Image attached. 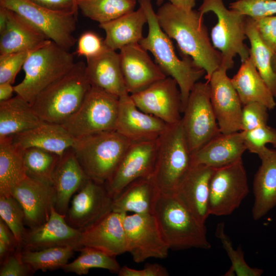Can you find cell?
Masks as SVG:
<instances>
[{
    "label": "cell",
    "instance_id": "36",
    "mask_svg": "<svg viewBox=\"0 0 276 276\" xmlns=\"http://www.w3.org/2000/svg\"><path fill=\"white\" fill-rule=\"evenodd\" d=\"M76 4L84 16L100 24L133 11L136 0H76Z\"/></svg>",
    "mask_w": 276,
    "mask_h": 276
},
{
    "label": "cell",
    "instance_id": "41",
    "mask_svg": "<svg viewBox=\"0 0 276 276\" xmlns=\"http://www.w3.org/2000/svg\"><path fill=\"white\" fill-rule=\"evenodd\" d=\"M0 216L22 247L27 231L25 227V215L21 206L12 196H0Z\"/></svg>",
    "mask_w": 276,
    "mask_h": 276
},
{
    "label": "cell",
    "instance_id": "39",
    "mask_svg": "<svg viewBox=\"0 0 276 276\" xmlns=\"http://www.w3.org/2000/svg\"><path fill=\"white\" fill-rule=\"evenodd\" d=\"M60 156L37 148L24 149L23 159L28 176L52 185V177Z\"/></svg>",
    "mask_w": 276,
    "mask_h": 276
},
{
    "label": "cell",
    "instance_id": "18",
    "mask_svg": "<svg viewBox=\"0 0 276 276\" xmlns=\"http://www.w3.org/2000/svg\"><path fill=\"white\" fill-rule=\"evenodd\" d=\"M50 40L18 13L0 6V55L32 52Z\"/></svg>",
    "mask_w": 276,
    "mask_h": 276
},
{
    "label": "cell",
    "instance_id": "51",
    "mask_svg": "<svg viewBox=\"0 0 276 276\" xmlns=\"http://www.w3.org/2000/svg\"><path fill=\"white\" fill-rule=\"evenodd\" d=\"M0 241L4 242L13 250L20 246L11 229L1 218Z\"/></svg>",
    "mask_w": 276,
    "mask_h": 276
},
{
    "label": "cell",
    "instance_id": "27",
    "mask_svg": "<svg viewBox=\"0 0 276 276\" xmlns=\"http://www.w3.org/2000/svg\"><path fill=\"white\" fill-rule=\"evenodd\" d=\"M85 75L90 86L118 98L129 94L123 76L119 54L106 48L97 56L86 59Z\"/></svg>",
    "mask_w": 276,
    "mask_h": 276
},
{
    "label": "cell",
    "instance_id": "33",
    "mask_svg": "<svg viewBox=\"0 0 276 276\" xmlns=\"http://www.w3.org/2000/svg\"><path fill=\"white\" fill-rule=\"evenodd\" d=\"M42 122L31 104L18 95L0 102V138L13 136Z\"/></svg>",
    "mask_w": 276,
    "mask_h": 276
},
{
    "label": "cell",
    "instance_id": "14",
    "mask_svg": "<svg viewBox=\"0 0 276 276\" xmlns=\"http://www.w3.org/2000/svg\"><path fill=\"white\" fill-rule=\"evenodd\" d=\"M113 200L104 183L90 179L73 196L65 220L81 232L112 211Z\"/></svg>",
    "mask_w": 276,
    "mask_h": 276
},
{
    "label": "cell",
    "instance_id": "35",
    "mask_svg": "<svg viewBox=\"0 0 276 276\" xmlns=\"http://www.w3.org/2000/svg\"><path fill=\"white\" fill-rule=\"evenodd\" d=\"M245 31L250 44V56L260 76L276 99V72L272 63L273 53L261 40L252 19L248 16L246 17Z\"/></svg>",
    "mask_w": 276,
    "mask_h": 276
},
{
    "label": "cell",
    "instance_id": "6",
    "mask_svg": "<svg viewBox=\"0 0 276 276\" xmlns=\"http://www.w3.org/2000/svg\"><path fill=\"white\" fill-rule=\"evenodd\" d=\"M192 166L191 153L181 120L169 125L157 139L156 159L150 177L160 193L173 195Z\"/></svg>",
    "mask_w": 276,
    "mask_h": 276
},
{
    "label": "cell",
    "instance_id": "2",
    "mask_svg": "<svg viewBox=\"0 0 276 276\" xmlns=\"http://www.w3.org/2000/svg\"><path fill=\"white\" fill-rule=\"evenodd\" d=\"M147 18L148 33L139 44L154 57L156 63L167 76L173 78L180 89L182 112L185 108L191 90L195 84L205 74L198 67L191 58L176 55L171 38L161 28L153 10L151 0H138Z\"/></svg>",
    "mask_w": 276,
    "mask_h": 276
},
{
    "label": "cell",
    "instance_id": "12",
    "mask_svg": "<svg viewBox=\"0 0 276 276\" xmlns=\"http://www.w3.org/2000/svg\"><path fill=\"white\" fill-rule=\"evenodd\" d=\"M249 193L242 158L215 168L210 183V215L222 216L232 214Z\"/></svg>",
    "mask_w": 276,
    "mask_h": 276
},
{
    "label": "cell",
    "instance_id": "50",
    "mask_svg": "<svg viewBox=\"0 0 276 276\" xmlns=\"http://www.w3.org/2000/svg\"><path fill=\"white\" fill-rule=\"evenodd\" d=\"M43 7L56 11L75 12L78 13L76 0H29Z\"/></svg>",
    "mask_w": 276,
    "mask_h": 276
},
{
    "label": "cell",
    "instance_id": "53",
    "mask_svg": "<svg viewBox=\"0 0 276 276\" xmlns=\"http://www.w3.org/2000/svg\"><path fill=\"white\" fill-rule=\"evenodd\" d=\"M169 3L175 6L185 10L191 11L195 6L196 0H168Z\"/></svg>",
    "mask_w": 276,
    "mask_h": 276
},
{
    "label": "cell",
    "instance_id": "43",
    "mask_svg": "<svg viewBox=\"0 0 276 276\" xmlns=\"http://www.w3.org/2000/svg\"><path fill=\"white\" fill-rule=\"evenodd\" d=\"M246 149L250 153L256 154L267 144L276 148V129L264 125L249 131H241Z\"/></svg>",
    "mask_w": 276,
    "mask_h": 276
},
{
    "label": "cell",
    "instance_id": "31",
    "mask_svg": "<svg viewBox=\"0 0 276 276\" xmlns=\"http://www.w3.org/2000/svg\"><path fill=\"white\" fill-rule=\"evenodd\" d=\"M147 18L144 10L140 7L111 21L100 24L105 32L104 41L109 49L116 51L133 43H139L143 38V29Z\"/></svg>",
    "mask_w": 276,
    "mask_h": 276
},
{
    "label": "cell",
    "instance_id": "40",
    "mask_svg": "<svg viewBox=\"0 0 276 276\" xmlns=\"http://www.w3.org/2000/svg\"><path fill=\"white\" fill-rule=\"evenodd\" d=\"M216 235L220 240L231 262V266L224 275L260 276L263 274V269L251 267L247 264L241 247L237 249L233 247L229 238L225 233L223 223L218 224Z\"/></svg>",
    "mask_w": 276,
    "mask_h": 276
},
{
    "label": "cell",
    "instance_id": "10",
    "mask_svg": "<svg viewBox=\"0 0 276 276\" xmlns=\"http://www.w3.org/2000/svg\"><path fill=\"white\" fill-rule=\"evenodd\" d=\"M0 6L16 12L66 50L70 51L77 41L73 35L78 14L75 12L51 10L29 0H0Z\"/></svg>",
    "mask_w": 276,
    "mask_h": 276
},
{
    "label": "cell",
    "instance_id": "13",
    "mask_svg": "<svg viewBox=\"0 0 276 276\" xmlns=\"http://www.w3.org/2000/svg\"><path fill=\"white\" fill-rule=\"evenodd\" d=\"M127 252L135 263L149 258L164 259L170 248L153 214H126L123 219Z\"/></svg>",
    "mask_w": 276,
    "mask_h": 276
},
{
    "label": "cell",
    "instance_id": "29",
    "mask_svg": "<svg viewBox=\"0 0 276 276\" xmlns=\"http://www.w3.org/2000/svg\"><path fill=\"white\" fill-rule=\"evenodd\" d=\"M12 137L13 142L22 149L37 148L60 156L73 146L75 141L61 125L44 122Z\"/></svg>",
    "mask_w": 276,
    "mask_h": 276
},
{
    "label": "cell",
    "instance_id": "47",
    "mask_svg": "<svg viewBox=\"0 0 276 276\" xmlns=\"http://www.w3.org/2000/svg\"><path fill=\"white\" fill-rule=\"evenodd\" d=\"M106 48L104 39L93 32L87 31L79 37L76 53L88 59L99 55Z\"/></svg>",
    "mask_w": 276,
    "mask_h": 276
},
{
    "label": "cell",
    "instance_id": "25",
    "mask_svg": "<svg viewBox=\"0 0 276 276\" xmlns=\"http://www.w3.org/2000/svg\"><path fill=\"white\" fill-rule=\"evenodd\" d=\"M89 179L72 147L66 150L60 156L52 177L55 210L65 216L73 196Z\"/></svg>",
    "mask_w": 276,
    "mask_h": 276
},
{
    "label": "cell",
    "instance_id": "32",
    "mask_svg": "<svg viewBox=\"0 0 276 276\" xmlns=\"http://www.w3.org/2000/svg\"><path fill=\"white\" fill-rule=\"evenodd\" d=\"M231 81L243 105L259 102L269 110L273 109L276 106L275 98L260 76L250 56L241 62Z\"/></svg>",
    "mask_w": 276,
    "mask_h": 276
},
{
    "label": "cell",
    "instance_id": "1",
    "mask_svg": "<svg viewBox=\"0 0 276 276\" xmlns=\"http://www.w3.org/2000/svg\"><path fill=\"white\" fill-rule=\"evenodd\" d=\"M156 14L162 30L176 41L181 55L190 57L203 69L208 81L221 65L222 56L211 42L203 16L198 11H186L169 2L161 5Z\"/></svg>",
    "mask_w": 276,
    "mask_h": 276
},
{
    "label": "cell",
    "instance_id": "46",
    "mask_svg": "<svg viewBox=\"0 0 276 276\" xmlns=\"http://www.w3.org/2000/svg\"><path fill=\"white\" fill-rule=\"evenodd\" d=\"M22 248L18 247L0 262V276H29L35 273L23 261Z\"/></svg>",
    "mask_w": 276,
    "mask_h": 276
},
{
    "label": "cell",
    "instance_id": "11",
    "mask_svg": "<svg viewBox=\"0 0 276 276\" xmlns=\"http://www.w3.org/2000/svg\"><path fill=\"white\" fill-rule=\"evenodd\" d=\"M182 113L181 122L191 154L221 133L211 104L208 81L195 84Z\"/></svg>",
    "mask_w": 276,
    "mask_h": 276
},
{
    "label": "cell",
    "instance_id": "45",
    "mask_svg": "<svg viewBox=\"0 0 276 276\" xmlns=\"http://www.w3.org/2000/svg\"><path fill=\"white\" fill-rule=\"evenodd\" d=\"M268 108L259 102H251L243 105L240 131H249L266 125L269 115Z\"/></svg>",
    "mask_w": 276,
    "mask_h": 276
},
{
    "label": "cell",
    "instance_id": "21",
    "mask_svg": "<svg viewBox=\"0 0 276 276\" xmlns=\"http://www.w3.org/2000/svg\"><path fill=\"white\" fill-rule=\"evenodd\" d=\"M119 54L123 76L129 95L141 91L167 77L139 43L123 47Z\"/></svg>",
    "mask_w": 276,
    "mask_h": 276
},
{
    "label": "cell",
    "instance_id": "54",
    "mask_svg": "<svg viewBox=\"0 0 276 276\" xmlns=\"http://www.w3.org/2000/svg\"><path fill=\"white\" fill-rule=\"evenodd\" d=\"M272 63L274 70L276 72V52L273 53L272 57Z\"/></svg>",
    "mask_w": 276,
    "mask_h": 276
},
{
    "label": "cell",
    "instance_id": "34",
    "mask_svg": "<svg viewBox=\"0 0 276 276\" xmlns=\"http://www.w3.org/2000/svg\"><path fill=\"white\" fill-rule=\"evenodd\" d=\"M23 151L12 136L0 138V196H11L13 189L27 175Z\"/></svg>",
    "mask_w": 276,
    "mask_h": 276
},
{
    "label": "cell",
    "instance_id": "20",
    "mask_svg": "<svg viewBox=\"0 0 276 276\" xmlns=\"http://www.w3.org/2000/svg\"><path fill=\"white\" fill-rule=\"evenodd\" d=\"M12 196L21 206L29 228L38 227L49 219L55 195L52 185L27 176L13 189Z\"/></svg>",
    "mask_w": 276,
    "mask_h": 276
},
{
    "label": "cell",
    "instance_id": "8",
    "mask_svg": "<svg viewBox=\"0 0 276 276\" xmlns=\"http://www.w3.org/2000/svg\"><path fill=\"white\" fill-rule=\"evenodd\" d=\"M198 11L202 16L212 12L217 18L211 37L214 48L221 54V65L228 70L233 68L234 58L237 55L241 62L249 57V49L244 42L247 38L245 31L247 16L227 9L223 0H203Z\"/></svg>",
    "mask_w": 276,
    "mask_h": 276
},
{
    "label": "cell",
    "instance_id": "49",
    "mask_svg": "<svg viewBox=\"0 0 276 276\" xmlns=\"http://www.w3.org/2000/svg\"><path fill=\"white\" fill-rule=\"evenodd\" d=\"M119 276H168L166 268L158 264L147 263L143 268L136 269L123 266L118 273Z\"/></svg>",
    "mask_w": 276,
    "mask_h": 276
},
{
    "label": "cell",
    "instance_id": "48",
    "mask_svg": "<svg viewBox=\"0 0 276 276\" xmlns=\"http://www.w3.org/2000/svg\"><path fill=\"white\" fill-rule=\"evenodd\" d=\"M252 19L261 40L273 53H275L276 15Z\"/></svg>",
    "mask_w": 276,
    "mask_h": 276
},
{
    "label": "cell",
    "instance_id": "7",
    "mask_svg": "<svg viewBox=\"0 0 276 276\" xmlns=\"http://www.w3.org/2000/svg\"><path fill=\"white\" fill-rule=\"evenodd\" d=\"M75 63L70 51L50 40L31 53L22 67L25 77L14 86V93L31 105L42 90L69 71Z\"/></svg>",
    "mask_w": 276,
    "mask_h": 276
},
{
    "label": "cell",
    "instance_id": "38",
    "mask_svg": "<svg viewBox=\"0 0 276 276\" xmlns=\"http://www.w3.org/2000/svg\"><path fill=\"white\" fill-rule=\"evenodd\" d=\"M79 251L80 254L76 259L62 268L64 272L81 275L87 274L90 269L102 268L118 273L121 267L116 257L100 250L84 247Z\"/></svg>",
    "mask_w": 276,
    "mask_h": 276
},
{
    "label": "cell",
    "instance_id": "28",
    "mask_svg": "<svg viewBox=\"0 0 276 276\" xmlns=\"http://www.w3.org/2000/svg\"><path fill=\"white\" fill-rule=\"evenodd\" d=\"M246 150L241 131L221 132L191 154L192 163V165L217 168L242 158Z\"/></svg>",
    "mask_w": 276,
    "mask_h": 276
},
{
    "label": "cell",
    "instance_id": "3",
    "mask_svg": "<svg viewBox=\"0 0 276 276\" xmlns=\"http://www.w3.org/2000/svg\"><path fill=\"white\" fill-rule=\"evenodd\" d=\"M85 66L82 61L75 62L36 97L31 105L43 122L61 125L78 109L91 87Z\"/></svg>",
    "mask_w": 276,
    "mask_h": 276
},
{
    "label": "cell",
    "instance_id": "24",
    "mask_svg": "<svg viewBox=\"0 0 276 276\" xmlns=\"http://www.w3.org/2000/svg\"><path fill=\"white\" fill-rule=\"evenodd\" d=\"M126 214L111 211L81 231L79 243L116 257L127 252L123 219Z\"/></svg>",
    "mask_w": 276,
    "mask_h": 276
},
{
    "label": "cell",
    "instance_id": "37",
    "mask_svg": "<svg viewBox=\"0 0 276 276\" xmlns=\"http://www.w3.org/2000/svg\"><path fill=\"white\" fill-rule=\"evenodd\" d=\"M75 250L69 246H58L31 250L22 248L23 261L35 272L62 269L73 257Z\"/></svg>",
    "mask_w": 276,
    "mask_h": 276
},
{
    "label": "cell",
    "instance_id": "9",
    "mask_svg": "<svg viewBox=\"0 0 276 276\" xmlns=\"http://www.w3.org/2000/svg\"><path fill=\"white\" fill-rule=\"evenodd\" d=\"M119 98L90 87L78 109L61 125L74 138L115 130Z\"/></svg>",
    "mask_w": 276,
    "mask_h": 276
},
{
    "label": "cell",
    "instance_id": "19",
    "mask_svg": "<svg viewBox=\"0 0 276 276\" xmlns=\"http://www.w3.org/2000/svg\"><path fill=\"white\" fill-rule=\"evenodd\" d=\"M169 125L141 110L129 94L119 98L115 130L131 142L157 140Z\"/></svg>",
    "mask_w": 276,
    "mask_h": 276
},
{
    "label": "cell",
    "instance_id": "26",
    "mask_svg": "<svg viewBox=\"0 0 276 276\" xmlns=\"http://www.w3.org/2000/svg\"><path fill=\"white\" fill-rule=\"evenodd\" d=\"M261 165L254 178L252 217L258 220L276 206V150L265 146L256 153Z\"/></svg>",
    "mask_w": 276,
    "mask_h": 276
},
{
    "label": "cell",
    "instance_id": "4",
    "mask_svg": "<svg viewBox=\"0 0 276 276\" xmlns=\"http://www.w3.org/2000/svg\"><path fill=\"white\" fill-rule=\"evenodd\" d=\"M153 214L170 249L211 248L205 224L199 222L174 194L160 193Z\"/></svg>",
    "mask_w": 276,
    "mask_h": 276
},
{
    "label": "cell",
    "instance_id": "17",
    "mask_svg": "<svg viewBox=\"0 0 276 276\" xmlns=\"http://www.w3.org/2000/svg\"><path fill=\"white\" fill-rule=\"evenodd\" d=\"M227 71L221 65L208 81L211 104L220 131L223 133L240 131L243 108Z\"/></svg>",
    "mask_w": 276,
    "mask_h": 276
},
{
    "label": "cell",
    "instance_id": "5",
    "mask_svg": "<svg viewBox=\"0 0 276 276\" xmlns=\"http://www.w3.org/2000/svg\"><path fill=\"white\" fill-rule=\"evenodd\" d=\"M131 143L117 131L112 130L75 139L72 148L89 178L105 183Z\"/></svg>",
    "mask_w": 276,
    "mask_h": 276
},
{
    "label": "cell",
    "instance_id": "44",
    "mask_svg": "<svg viewBox=\"0 0 276 276\" xmlns=\"http://www.w3.org/2000/svg\"><path fill=\"white\" fill-rule=\"evenodd\" d=\"M33 52V51H32ZM32 52L26 51L0 55V83H13Z\"/></svg>",
    "mask_w": 276,
    "mask_h": 276
},
{
    "label": "cell",
    "instance_id": "23",
    "mask_svg": "<svg viewBox=\"0 0 276 276\" xmlns=\"http://www.w3.org/2000/svg\"><path fill=\"white\" fill-rule=\"evenodd\" d=\"M81 232L70 225L65 216L52 208L48 220L41 225L28 228L22 243V248L38 250L45 248L69 246L75 251L81 248Z\"/></svg>",
    "mask_w": 276,
    "mask_h": 276
},
{
    "label": "cell",
    "instance_id": "22",
    "mask_svg": "<svg viewBox=\"0 0 276 276\" xmlns=\"http://www.w3.org/2000/svg\"><path fill=\"white\" fill-rule=\"evenodd\" d=\"M215 168L192 165L174 195L200 223L209 213L210 183Z\"/></svg>",
    "mask_w": 276,
    "mask_h": 276
},
{
    "label": "cell",
    "instance_id": "16",
    "mask_svg": "<svg viewBox=\"0 0 276 276\" xmlns=\"http://www.w3.org/2000/svg\"><path fill=\"white\" fill-rule=\"evenodd\" d=\"M130 95L141 110L161 119L168 125L175 124L181 119L180 89L177 82L171 77L167 76Z\"/></svg>",
    "mask_w": 276,
    "mask_h": 276
},
{
    "label": "cell",
    "instance_id": "42",
    "mask_svg": "<svg viewBox=\"0 0 276 276\" xmlns=\"http://www.w3.org/2000/svg\"><path fill=\"white\" fill-rule=\"evenodd\" d=\"M229 8L252 18L276 15V0H237Z\"/></svg>",
    "mask_w": 276,
    "mask_h": 276
},
{
    "label": "cell",
    "instance_id": "52",
    "mask_svg": "<svg viewBox=\"0 0 276 276\" xmlns=\"http://www.w3.org/2000/svg\"><path fill=\"white\" fill-rule=\"evenodd\" d=\"M13 92H14V86L11 83H0V102L11 99Z\"/></svg>",
    "mask_w": 276,
    "mask_h": 276
},
{
    "label": "cell",
    "instance_id": "15",
    "mask_svg": "<svg viewBox=\"0 0 276 276\" xmlns=\"http://www.w3.org/2000/svg\"><path fill=\"white\" fill-rule=\"evenodd\" d=\"M157 149V140L131 143L115 171L104 183L113 198L132 181L151 177Z\"/></svg>",
    "mask_w": 276,
    "mask_h": 276
},
{
    "label": "cell",
    "instance_id": "55",
    "mask_svg": "<svg viewBox=\"0 0 276 276\" xmlns=\"http://www.w3.org/2000/svg\"><path fill=\"white\" fill-rule=\"evenodd\" d=\"M163 2H164V0H156V4L158 6H160L162 4H163Z\"/></svg>",
    "mask_w": 276,
    "mask_h": 276
},
{
    "label": "cell",
    "instance_id": "30",
    "mask_svg": "<svg viewBox=\"0 0 276 276\" xmlns=\"http://www.w3.org/2000/svg\"><path fill=\"white\" fill-rule=\"evenodd\" d=\"M159 194L150 177L137 179L113 198L112 210L120 213L153 214Z\"/></svg>",
    "mask_w": 276,
    "mask_h": 276
}]
</instances>
